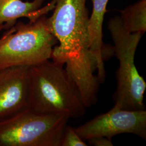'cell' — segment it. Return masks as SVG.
Here are the masks:
<instances>
[{
    "label": "cell",
    "mask_w": 146,
    "mask_h": 146,
    "mask_svg": "<svg viewBox=\"0 0 146 146\" xmlns=\"http://www.w3.org/2000/svg\"><path fill=\"white\" fill-rule=\"evenodd\" d=\"M86 0H55L53 13L47 18L48 26L58 41L52 61L65 70L84 104L97 99L99 81L94 74L96 63L89 42L88 11Z\"/></svg>",
    "instance_id": "obj_1"
},
{
    "label": "cell",
    "mask_w": 146,
    "mask_h": 146,
    "mask_svg": "<svg viewBox=\"0 0 146 146\" xmlns=\"http://www.w3.org/2000/svg\"><path fill=\"white\" fill-rule=\"evenodd\" d=\"M64 66L49 60L29 67L28 108L44 114L84 115L86 107Z\"/></svg>",
    "instance_id": "obj_2"
},
{
    "label": "cell",
    "mask_w": 146,
    "mask_h": 146,
    "mask_svg": "<svg viewBox=\"0 0 146 146\" xmlns=\"http://www.w3.org/2000/svg\"><path fill=\"white\" fill-rule=\"evenodd\" d=\"M0 38V68L33 66L51 59L58 41L43 15L34 21L18 22Z\"/></svg>",
    "instance_id": "obj_3"
},
{
    "label": "cell",
    "mask_w": 146,
    "mask_h": 146,
    "mask_svg": "<svg viewBox=\"0 0 146 146\" xmlns=\"http://www.w3.org/2000/svg\"><path fill=\"white\" fill-rule=\"evenodd\" d=\"M108 28L114 42V52L119 61L115 105L123 110H145L146 82L135 64L136 48L143 34L128 31L117 16L110 19Z\"/></svg>",
    "instance_id": "obj_4"
},
{
    "label": "cell",
    "mask_w": 146,
    "mask_h": 146,
    "mask_svg": "<svg viewBox=\"0 0 146 146\" xmlns=\"http://www.w3.org/2000/svg\"><path fill=\"white\" fill-rule=\"evenodd\" d=\"M69 118L27 108L0 122V146H61Z\"/></svg>",
    "instance_id": "obj_5"
},
{
    "label": "cell",
    "mask_w": 146,
    "mask_h": 146,
    "mask_svg": "<svg viewBox=\"0 0 146 146\" xmlns=\"http://www.w3.org/2000/svg\"><path fill=\"white\" fill-rule=\"evenodd\" d=\"M83 140L96 137H112L123 133L133 134L146 139V111L123 110L115 105L110 111L100 114L74 128Z\"/></svg>",
    "instance_id": "obj_6"
},
{
    "label": "cell",
    "mask_w": 146,
    "mask_h": 146,
    "mask_svg": "<svg viewBox=\"0 0 146 146\" xmlns=\"http://www.w3.org/2000/svg\"><path fill=\"white\" fill-rule=\"evenodd\" d=\"M29 66L0 68V122L28 108Z\"/></svg>",
    "instance_id": "obj_7"
},
{
    "label": "cell",
    "mask_w": 146,
    "mask_h": 146,
    "mask_svg": "<svg viewBox=\"0 0 146 146\" xmlns=\"http://www.w3.org/2000/svg\"><path fill=\"white\" fill-rule=\"evenodd\" d=\"M45 0H0V25L8 29L14 25L17 20L26 17L34 21L52 11L55 0H52L47 5L41 7Z\"/></svg>",
    "instance_id": "obj_8"
},
{
    "label": "cell",
    "mask_w": 146,
    "mask_h": 146,
    "mask_svg": "<svg viewBox=\"0 0 146 146\" xmlns=\"http://www.w3.org/2000/svg\"><path fill=\"white\" fill-rule=\"evenodd\" d=\"M109 0H92L93 11L89 19V48L96 63L97 77L100 83L105 80L104 59L107 54L102 41V27Z\"/></svg>",
    "instance_id": "obj_9"
},
{
    "label": "cell",
    "mask_w": 146,
    "mask_h": 146,
    "mask_svg": "<svg viewBox=\"0 0 146 146\" xmlns=\"http://www.w3.org/2000/svg\"><path fill=\"white\" fill-rule=\"evenodd\" d=\"M120 17L128 31L143 34L146 31V0H140L121 11Z\"/></svg>",
    "instance_id": "obj_10"
},
{
    "label": "cell",
    "mask_w": 146,
    "mask_h": 146,
    "mask_svg": "<svg viewBox=\"0 0 146 146\" xmlns=\"http://www.w3.org/2000/svg\"><path fill=\"white\" fill-rule=\"evenodd\" d=\"M74 128L67 125L63 133L61 146H87Z\"/></svg>",
    "instance_id": "obj_11"
},
{
    "label": "cell",
    "mask_w": 146,
    "mask_h": 146,
    "mask_svg": "<svg viewBox=\"0 0 146 146\" xmlns=\"http://www.w3.org/2000/svg\"><path fill=\"white\" fill-rule=\"evenodd\" d=\"M90 145L94 146H113L110 139L106 137H96L88 140Z\"/></svg>",
    "instance_id": "obj_12"
},
{
    "label": "cell",
    "mask_w": 146,
    "mask_h": 146,
    "mask_svg": "<svg viewBox=\"0 0 146 146\" xmlns=\"http://www.w3.org/2000/svg\"><path fill=\"white\" fill-rule=\"evenodd\" d=\"M5 29L4 25H0V32L2 30H3V29Z\"/></svg>",
    "instance_id": "obj_13"
}]
</instances>
